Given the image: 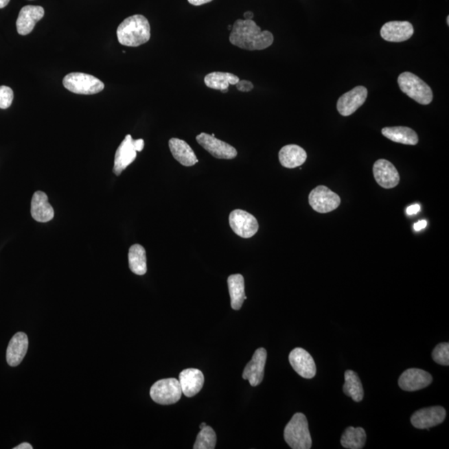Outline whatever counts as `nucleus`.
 Segmentation results:
<instances>
[{"label":"nucleus","mask_w":449,"mask_h":449,"mask_svg":"<svg viewBox=\"0 0 449 449\" xmlns=\"http://www.w3.org/2000/svg\"><path fill=\"white\" fill-rule=\"evenodd\" d=\"M10 1V0H0V9H3V8L9 5Z\"/></svg>","instance_id":"40"},{"label":"nucleus","mask_w":449,"mask_h":449,"mask_svg":"<svg viewBox=\"0 0 449 449\" xmlns=\"http://www.w3.org/2000/svg\"><path fill=\"white\" fill-rule=\"evenodd\" d=\"M27 348H29V338L27 334L23 332L15 334L8 346L6 353L8 364L12 367L21 364L26 356Z\"/></svg>","instance_id":"20"},{"label":"nucleus","mask_w":449,"mask_h":449,"mask_svg":"<svg viewBox=\"0 0 449 449\" xmlns=\"http://www.w3.org/2000/svg\"><path fill=\"white\" fill-rule=\"evenodd\" d=\"M433 382L430 373L420 369H408L401 374L400 387L404 391H417L428 387Z\"/></svg>","instance_id":"14"},{"label":"nucleus","mask_w":449,"mask_h":449,"mask_svg":"<svg viewBox=\"0 0 449 449\" xmlns=\"http://www.w3.org/2000/svg\"><path fill=\"white\" fill-rule=\"evenodd\" d=\"M244 17H245V19H252L254 17V14L251 11H247L244 14Z\"/></svg>","instance_id":"39"},{"label":"nucleus","mask_w":449,"mask_h":449,"mask_svg":"<svg viewBox=\"0 0 449 449\" xmlns=\"http://www.w3.org/2000/svg\"><path fill=\"white\" fill-rule=\"evenodd\" d=\"M307 153L298 145H286L279 152V163L284 168L293 169L306 163Z\"/></svg>","instance_id":"23"},{"label":"nucleus","mask_w":449,"mask_h":449,"mask_svg":"<svg viewBox=\"0 0 449 449\" xmlns=\"http://www.w3.org/2000/svg\"><path fill=\"white\" fill-rule=\"evenodd\" d=\"M196 141L211 156L218 159H234L238 156V151L231 145L216 139L207 133H200L196 137Z\"/></svg>","instance_id":"9"},{"label":"nucleus","mask_w":449,"mask_h":449,"mask_svg":"<svg viewBox=\"0 0 449 449\" xmlns=\"http://www.w3.org/2000/svg\"><path fill=\"white\" fill-rule=\"evenodd\" d=\"M14 449H33L32 445L27 443H23L14 447Z\"/></svg>","instance_id":"38"},{"label":"nucleus","mask_w":449,"mask_h":449,"mask_svg":"<svg viewBox=\"0 0 449 449\" xmlns=\"http://www.w3.org/2000/svg\"><path fill=\"white\" fill-rule=\"evenodd\" d=\"M240 78L231 73L214 72L204 78L205 84L211 89L220 90L223 93L228 92L229 85H235Z\"/></svg>","instance_id":"26"},{"label":"nucleus","mask_w":449,"mask_h":449,"mask_svg":"<svg viewBox=\"0 0 449 449\" xmlns=\"http://www.w3.org/2000/svg\"><path fill=\"white\" fill-rule=\"evenodd\" d=\"M228 29H229L230 30H231V29H232V26H231V25L228 26Z\"/></svg>","instance_id":"43"},{"label":"nucleus","mask_w":449,"mask_h":449,"mask_svg":"<svg viewBox=\"0 0 449 449\" xmlns=\"http://www.w3.org/2000/svg\"><path fill=\"white\" fill-rule=\"evenodd\" d=\"M179 380L183 395L192 398L202 391L205 379L200 370L187 369L181 372Z\"/></svg>","instance_id":"19"},{"label":"nucleus","mask_w":449,"mask_h":449,"mask_svg":"<svg viewBox=\"0 0 449 449\" xmlns=\"http://www.w3.org/2000/svg\"><path fill=\"white\" fill-rule=\"evenodd\" d=\"M345 395L352 397L354 401L361 402L364 398V389L358 374L347 370L345 373V384L343 387Z\"/></svg>","instance_id":"28"},{"label":"nucleus","mask_w":449,"mask_h":449,"mask_svg":"<svg viewBox=\"0 0 449 449\" xmlns=\"http://www.w3.org/2000/svg\"><path fill=\"white\" fill-rule=\"evenodd\" d=\"M267 352L266 349L260 348L255 350L253 357L244 369L242 378L253 387L262 383L265 373Z\"/></svg>","instance_id":"15"},{"label":"nucleus","mask_w":449,"mask_h":449,"mask_svg":"<svg viewBox=\"0 0 449 449\" xmlns=\"http://www.w3.org/2000/svg\"><path fill=\"white\" fill-rule=\"evenodd\" d=\"M169 148L174 159L183 166L192 167L199 161L194 151L183 140L173 137L169 140Z\"/></svg>","instance_id":"22"},{"label":"nucleus","mask_w":449,"mask_h":449,"mask_svg":"<svg viewBox=\"0 0 449 449\" xmlns=\"http://www.w3.org/2000/svg\"><path fill=\"white\" fill-rule=\"evenodd\" d=\"M420 211V205L415 204L411 205L406 209L407 214L409 216L415 215Z\"/></svg>","instance_id":"34"},{"label":"nucleus","mask_w":449,"mask_h":449,"mask_svg":"<svg viewBox=\"0 0 449 449\" xmlns=\"http://www.w3.org/2000/svg\"><path fill=\"white\" fill-rule=\"evenodd\" d=\"M433 360L437 364L448 366L449 365V344L446 343H441V344L436 346L432 353Z\"/></svg>","instance_id":"31"},{"label":"nucleus","mask_w":449,"mask_h":449,"mask_svg":"<svg viewBox=\"0 0 449 449\" xmlns=\"http://www.w3.org/2000/svg\"><path fill=\"white\" fill-rule=\"evenodd\" d=\"M134 143H135V147L137 152L143 151L144 148V140L143 139H137L134 140Z\"/></svg>","instance_id":"37"},{"label":"nucleus","mask_w":449,"mask_h":449,"mask_svg":"<svg viewBox=\"0 0 449 449\" xmlns=\"http://www.w3.org/2000/svg\"><path fill=\"white\" fill-rule=\"evenodd\" d=\"M117 36L122 45L139 47L144 45L151 38V27L148 19L141 14L126 19L118 26Z\"/></svg>","instance_id":"2"},{"label":"nucleus","mask_w":449,"mask_h":449,"mask_svg":"<svg viewBox=\"0 0 449 449\" xmlns=\"http://www.w3.org/2000/svg\"><path fill=\"white\" fill-rule=\"evenodd\" d=\"M382 134L389 140L397 143L415 146L419 143L417 134L411 128L391 127L382 129Z\"/></svg>","instance_id":"25"},{"label":"nucleus","mask_w":449,"mask_h":449,"mask_svg":"<svg viewBox=\"0 0 449 449\" xmlns=\"http://www.w3.org/2000/svg\"><path fill=\"white\" fill-rule=\"evenodd\" d=\"M446 417V411L441 406L429 407L416 411L411 417L413 426L429 429L442 424Z\"/></svg>","instance_id":"12"},{"label":"nucleus","mask_w":449,"mask_h":449,"mask_svg":"<svg viewBox=\"0 0 449 449\" xmlns=\"http://www.w3.org/2000/svg\"><path fill=\"white\" fill-rule=\"evenodd\" d=\"M447 23H448V25H449V17L448 16L447 17Z\"/></svg>","instance_id":"42"},{"label":"nucleus","mask_w":449,"mask_h":449,"mask_svg":"<svg viewBox=\"0 0 449 449\" xmlns=\"http://www.w3.org/2000/svg\"><path fill=\"white\" fill-rule=\"evenodd\" d=\"M229 222L232 231L242 238H251L259 230L257 218L247 211L239 209L231 212Z\"/></svg>","instance_id":"8"},{"label":"nucleus","mask_w":449,"mask_h":449,"mask_svg":"<svg viewBox=\"0 0 449 449\" xmlns=\"http://www.w3.org/2000/svg\"><path fill=\"white\" fill-rule=\"evenodd\" d=\"M187 1L192 5L200 6L206 5V3L211 2L212 0H187Z\"/></svg>","instance_id":"36"},{"label":"nucleus","mask_w":449,"mask_h":449,"mask_svg":"<svg viewBox=\"0 0 449 449\" xmlns=\"http://www.w3.org/2000/svg\"><path fill=\"white\" fill-rule=\"evenodd\" d=\"M13 100V90H12L10 87L0 86V108H9L12 105Z\"/></svg>","instance_id":"32"},{"label":"nucleus","mask_w":449,"mask_h":449,"mask_svg":"<svg viewBox=\"0 0 449 449\" xmlns=\"http://www.w3.org/2000/svg\"><path fill=\"white\" fill-rule=\"evenodd\" d=\"M284 438L293 449H310L312 446L308 421L305 415L295 413L286 426Z\"/></svg>","instance_id":"3"},{"label":"nucleus","mask_w":449,"mask_h":449,"mask_svg":"<svg viewBox=\"0 0 449 449\" xmlns=\"http://www.w3.org/2000/svg\"><path fill=\"white\" fill-rule=\"evenodd\" d=\"M179 380L174 378L161 380L152 386L150 396L157 404L170 405L177 403L182 397Z\"/></svg>","instance_id":"6"},{"label":"nucleus","mask_w":449,"mask_h":449,"mask_svg":"<svg viewBox=\"0 0 449 449\" xmlns=\"http://www.w3.org/2000/svg\"><path fill=\"white\" fill-rule=\"evenodd\" d=\"M401 91L416 101L417 104L428 105L433 98L432 89L415 74L409 72L401 73L398 78Z\"/></svg>","instance_id":"4"},{"label":"nucleus","mask_w":449,"mask_h":449,"mask_svg":"<svg viewBox=\"0 0 449 449\" xmlns=\"http://www.w3.org/2000/svg\"><path fill=\"white\" fill-rule=\"evenodd\" d=\"M427 226V222L425 220H419V222H417L415 224V226H413V229L416 231H419L421 230H423L424 228L426 227Z\"/></svg>","instance_id":"35"},{"label":"nucleus","mask_w":449,"mask_h":449,"mask_svg":"<svg viewBox=\"0 0 449 449\" xmlns=\"http://www.w3.org/2000/svg\"><path fill=\"white\" fill-rule=\"evenodd\" d=\"M137 152L132 136H126L125 139L122 141L116 151L113 167L114 174L120 176L121 173L135 161Z\"/></svg>","instance_id":"17"},{"label":"nucleus","mask_w":449,"mask_h":449,"mask_svg":"<svg viewBox=\"0 0 449 449\" xmlns=\"http://www.w3.org/2000/svg\"><path fill=\"white\" fill-rule=\"evenodd\" d=\"M205 426H207L206 423L200 424V428L202 429V428H203Z\"/></svg>","instance_id":"41"},{"label":"nucleus","mask_w":449,"mask_h":449,"mask_svg":"<svg viewBox=\"0 0 449 449\" xmlns=\"http://www.w3.org/2000/svg\"><path fill=\"white\" fill-rule=\"evenodd\" d=\"M43 16L45 10L41 6L27 5L22 8L16 22L18 33L23 36L30 34Z\"/></svg>","instance_id":"18"},{"label":"nucleus","mask_w":449,"mask_h":449,"mask_svg":"<svg viewBox=\"0 0 449 449\" xmlns=\"http://www.w3.org/2000/svg\"><path fill=\"white\" fill-rule=\"evenodd\" d=\"M368 90L364 86H357L343 94L337 102V110L341 115L349 117L356 113L367 100Z\"/></svg>","instance_id":"10"},{"label":"nucleus","mask_w":449,"mask_h":449,"mask_svg":"<svg viewBox=\"0 0 449 449\" xmlns=\"http://www.w3.org/2000/svg\"><path fill=\"white\" fill-rule=\"evenodd\" d=\"M31 215L38 222H48L53 220L54 210L49 203L46 193L37 191L34 192L31 202Z\"/></svg>","instance_id":"21"},{"label":"nucleus","mask_w":449,"mask_h":449,"mask_svg":"<svg viewBox=\"0 0 449 449\" xmlns=\"http://www.w3.org/2000/svg\"><path fill=\"white\" fill-rule=\"evenodd\" d=\"M366 433L363 428L349 427L341 437V443L343 447L349 449H361L366 443Z\"/></svg>","instance_id":"29"},{"label":"nucleus","mask_w":449,"mask_h":449,"mask_svg":"<svg viewBox=\"0 0 449 449\" xmlns=\"http://www.w3.org/2000/svg\"><path fill=\"white\" fill-rule=\"evenodd\" d=\"M415 30L412 23L408 21H391L384 23L381 27V37L386 41L400 43L408 41Z\"/></svg>","instance_id":"16"},{"label":"nucleus","mask_w":449,"mask_h":449,"mask_svg":"<svg viewBox=\"0 0 449 449\" xmlns=\"http://www.w3.org/2000/svg\"><path fill=\"white\" fill-rule=\"evenodd\" d=\"M231 31L230 42L240 49L263 50L269 48L274 42L273 34L270 31H262L252 19H238Z\"/></svg>","instance_id":"1"},{"label":"nucleus","mask_w":449,"mask_h":449,"mask_svg":"<svg viewBox=\"0 0 449 449\" xmlns=\"http://www.w3.org/2000/svg\"><path fill=\"white\" fill-rule=\"evenodd\" d=\"M236 89L241 92H251L252 89H254V85L250 81L246 80H240L238 84H235Z\"/></svg>","instance_id":"33"},{"label":"nucleus","mask_w":449,"mask_h":449,"mask_svg":"<svg viewBox=\"0 0 449 449\" xmlns=\"http://www.w3.org/2000/svg\"><path fill=\"white\" fill-rule=\"evenodd\" d=\"M128 262L130 270L137 275H143L147 273V257L143 246L139 244L130 247L128 252Z\"/></svg>","instance_id":"27"},{"label":"nucleus","mask_w":449,"mask_h":449,"mask_svg":"<svg viewBox=\"0 0 449 449\" xmlns=\"http://www.w3.org/2000/svg\"><path fill=\"white\" fill-rule=\"evenodd\" d=\"M374 179L381 187L395 188L400 183V176L395 165L385 159H380L373 166Z\"/></svg>","instance_id":"11"},{"label":"nucleus","mask_w":449,"mask_h":449,"mask_svg":"<svg viewBox=\"0 0 449 449\" xmlns=\"http://www.w3.org/2000/svg\"><path fill=\"white\" fill-rule=\"evenodd\" d=\"M216 444V435L214 429L205 426L196 437L194 449H214Z\"/></svg>","instance_id":"30"},{"label":"nucleus","mask_w":449,"mask_h":449,"mask_svg":"<svg viewBox=\"0 0 449 449\" xmlns=\"http://www.w3.org/2000/svg\"><path fill=\"white\" fill-rule=\"evenodd\" d=\"M309 203L319 214H329L340 207L341 199L337 193L325 186H318L310 192Z\"/></svg>","instance_id":"7"},{"label":"nucleus","mask_w":449,"mask_h":449,"mask_svg":"<svg viewBox=\"0 0 449 449\" xmlns=\"http://www.w3.org/2000/svg\"><path fill=\"white\" fill-rule=\"evenodd\" d=\"M289 361L295 371L305 379H312L316 374V365L312 356L302 348H295L290 352Z\"/></svg>","instance_id":"13"},{"label":"nucleus","mask_w":449,"mask_h":449,"mask_svg":"<svg viewBox=\"0 0 449 449\" xmlns=\"http://www.w3.org/2000/svg\"><path fill=\"white\" fill-rule=\"evenodd\" d=\"M69 91L82 95H93L104 89V84L93 75L84 73L67 74L62 81Z\"/></svg>","instance_id":"5"},{"label":"nucleus","mask_w":449,"mask_h":449,"mask_svg":"<svg viewBox=\"0 0 449 449\" xmlns=\"http://www.w3.org/2000/svg\"><path fill=\"white\" fill-rule=\"evenodd\" d=\"M228 289L231 297V308L239 310L244 301L247 299L245 295V279L242 275H231L227 279Z\"/></svg>","instance_id":"24"}]
</instances>
